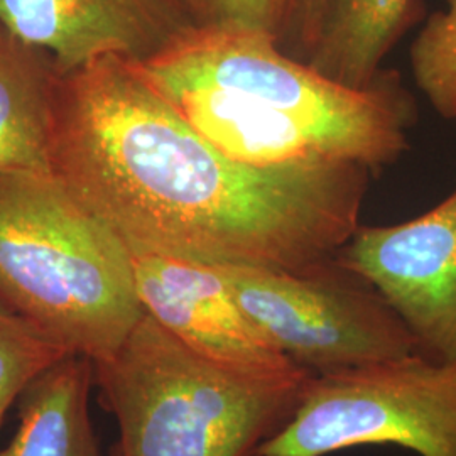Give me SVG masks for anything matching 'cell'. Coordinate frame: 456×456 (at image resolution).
Wrapping results in <instances>:
<instances>
[{"mask_svg":"<svg viewBox=\"0 0 456 456\" xmlns=\"http://www.w3.org/2000/svg\"><path fill=\"white\" fill-rule=\"evenodd\" d=\"M424 0H328L308 65L348 88H367L386 56L424 20Z\"/></svg>","mask_w":456,"mask_h":456,"instance_id":"8fae6325","label":"cell"},{"mask_svg":"<svg viewBox=\"0 0 456 456\" xmlns=\"http://www.w3.org/2000/svg\"><path fill=\"white\" fill-rule=\"evenodd\" d=\"M135 65L196 132L240 163H350L377 173L403 158L418 120L397 71L348 88L288 56L274 36L235 26H195Z\"/></svg>","mask_w":456,"mask_h":456,"instance_id":"7a4b0ae2","label":"cell"},{"mask_svg":"<svg viewBox=\"0 0 456 456\" xmlns=\"http://www.w3.org/2000/svg\"><path fill=\"white\" fill-rule=\"evenodd\" d=\"M51 171L132 248L293 273L337 257L374 175L235 161L114 56L60 75Z\"/></svg>","mask_w":456,"mask_h":456,"instance_id":"6da1fadb","label":"cell"},{"mask_svg":"<svg viewBox=\"0 0 456 456\" xmlns=\"http://www.w3.org/2000/svg\"><path fill=\"white\" fill-rule=\"evenodd\" d=\"M58 78L45 49L0 24V173L51 171Z\"/></svg>","mask_w":456,"mask_h":456,"instance_id":"30bf717a","label":"cell"},{"mask_svg":"<svg viewBox=\"0 0 456 456\" xmlns=\"http://www.w3.org/2000/svg\"><path fill=\"white\" fill-rule=\"evenodd\" d=\"M94 386L86 357L68 354L51 365L22 394L19 428L0 456H103L90 416Z\"/></svg>","mask_w":456,"mask_h":456,"instance_id":"7c38bea8","label":"cell"},{"mask_svg":"<svg viewBox=\"0 0 456 456\" xmlns=\"http://www.w3.org/2000/svg\"><path fill=\"white\" fill-rule=\"evenodd\" d=\"M213 265L245 314L310 374L354 372L418 355L389 303L337 257L303 273Z\"/></svg>","mask_w":456,"mask_h":456,"instance_id":"5b68a950","label":"cell"},{"mask_svg":"<svg viewBox=\"0 0 456 456\" xmlns=\"http://www.w3.org/2000/svg\"><path fill=\"white\" fill-rule=\"evenodd\" d=\"M0 306L94 363L144 316L129 245L53 171L0 173Z\"/></svg>","mask_w":456,"mask_h":456,"instance_id":"3957f363","label":"cell"},{"mask_svg":"<svg viewBox=\"0 0 456 456\" xmlns=\"http://www.w3.org/2000/svg\"><path fill=\"white\" fill-rule=\"evenodd\" d=\"M198 26H235L277 39L284 0H188Z\"/></svg>","mask_w":456,"mask_h":456,"instance_id":"9a60e30c","label":"cell"},{"mask_svg":"<svg viewBox=\"0 0 456 456\" xmlns=\"http://www.w3.org/2000/svg\"><path fill=\"white\" fill-rule=\"evenodd\" d=\"M328 0H284L277 46L288 56L308 61L323 24Z\"/></svg>","mask_w":456,"mask_h":456,"instance_id":"2e32d148","label":"cell"},{"mask_svg":"<svg viewBox=\"0 0 456 456\" xmlns=\"http://www.w3.org/2000/svg\"><path fill=\"white\" fill-rule=\"evenodd\" d=\"M71 354L0 306V428L34 380Z\"/></svg>","mask_w":456,"mask_h":456,"instance_id":"5bb4252c","label":"cell"},{"mask_svg":"<svg viewBox=\"0 0 456 456\" xmlns=\"http://www.w3.org/2000/svg\"><path fill=\"white\" fill-rule=\"evenodd\" d=\"M0 24L60 75L110 56L144 63L198 26L186 0H0Z\"/></svg>","mask_w":456,"mask_h":456,"instance_id":"9c48e42d","label":"cell"},{"mask_svg":"<svg viewBox=\"0 0 456 456\" xmlns=\"http://www.w3.org/2000/svg\"><path fill=\"white\" fill-rule=\"evenodd\" d=\"M129 248L142 310L190 350L248 374L297 369L245 314L213 264Z\"/></svg>","mask_w":456,"mask_h":456,"instance_id":"ba28073f","label":"cell"},{"mask_svg":"<svg viewBox=\"0 0 456 456\" xmlns=\"http://www.w3.org/2000/svg\"><path fill=\"white\" fill-rule=\"evenodd\" d=\"M118 428L115 456H256L299 406L313 374H248L190 350L144 313L94 363Z\"/></svg>","mask_w":456,"mask_h":456,"instance_id":"277c9868","label":"cell"},{"mask_svg":"<svg viewBox=\"0 0 456 456\" xmlns=\"http://www.w3.org/2000/svg\"><path fill=\"white\" fill-rule=\"evenodd\" d=\"M186 2H188V0H186ZM188 5H190V4H188Z\"/></svg>","mask_w":456,"mask_h":456,"instance_id":"e0dca14e","label":"cell"},{"mask_svg":"<svg viewBox=\"0 0 456 456\" xmlns=\"http://www.w3.org/2000/svg\"><path fill=\"white\" fill-rule=\"evenodd\" d=\"M412 80L431 109L456 120V0L424 19L411 49Z\"/></svg>","mask_w":456,"mask_h":456,"instance_id":"4fadbf2b","label":"cell"},{"mask_svg":"<svg viewBox=\"0 0 456 456\" xmlns=\"http://www.w3.org/2000/svg\"><path fill=\"white\" fill-rule=\"evenodd\" d=\"M365 444L456 456V360L412 355L313 375L293 416L256 456H325Z\"/></svg>","mask_w":456,"mask_h":456,"instance_id":"8992f818","label":"cell"},{"mask_svg":"<svg viewBox=\"0 0 456 456\" xmlns=\"http://www.w3.org/2000/svg\"><path fill=\"white\" fill-rule=\"evenodd\" d=\"M408 326L418 355L456 360V188L404 224L359 227L337 254Z\"/></svg>","mask_w":456,"mask_h":456,"instance_id":"52a82bcc","label":"cell"}]
</instances>
